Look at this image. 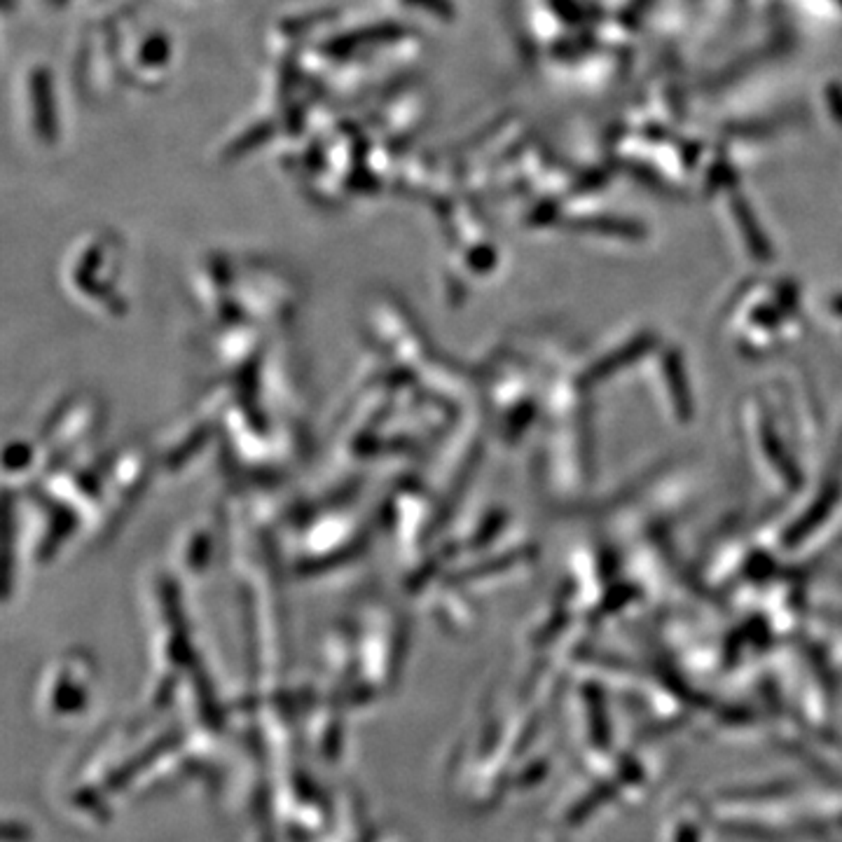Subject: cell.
I'll use <instances>...</instances> for the list:
<instances>
[{
  "instance_id": "obj_4",
  "label": "cell",
  "mask_w": 842,
  "mask_h": 842,
  "mask_svg": "<svg viewBox=\"0 0 842 842\" xmlns=\"http://www.w3.org/2000/svg\"><path fill=\"white\" fill-rule=\"evenodd\" d=\"M171 57V42L164 33H152L151 38L145 40L138 52V61L145 68H159L169 61Z\"/></svg>"
},
{
  "instance_id": "obj_5",
  "label": "cell",
  "mask_w": 842,
  "mask_h": 842,
  "mask_svg": "<svg viewBox=\"0 0 842 842\" xmlns=\"http://www.w3.org/2000/svg\"><path fill=\"white\" fill-rule=\"evenodd\" d=\"M337 17V10H316V12H307L302 17H290L281 24V31L288 35H297V33L312 31L316 27H323L328 21H333Z\"/></svg>"
},
{
  "instance_id": "obj_6",
  "label": "cell",
  "mask_w": 842,
  "mask_h": 842,
  "mask_svg": "<svg viewBox=\"0 0 842 842\" xmlns=\"http://www.w3.org/2000/svg\"><path fill=\"white\" fill-rule=\"evenodd\" d=\"M406 5L417 7V10H424L429 14H436L437 19L443 21H452L454 19V5H452V0H403Z\"/></svg>"
},
{
  "instance_id": "obj_1",
  "label": "cell",
  "mask_w": 842,
  "mask_h": 842,
  "mask_svg": "<svg viewBox=\"0 0 842 842\" xmlns=\"http://www.w3.org/2000/svg\"><path fill=\"white\" fill-rule=\"evenodd\" d=\"M410 33V28L406 24H398V21H382V24H373V27H363V28H353V31H346L337 38H330L328 42H323V54H326L328 59L335 61H346L353 59V54L363 52L367 47H382V45H391V42H398Z\"/></svg>"
},
{
  "instance_id": "obj_7",
  "label": "cell",
  "mask_w": 842,
  "mask_h": 842,
  "mask_svg": "<svg viewBox=\"0 0 842 842\" xmlns=\"http://www.w3.org/2000/svg\"><path fill=\"white\" fill-rule=\"evenodd\" d=\"M50 3H52L54 7H64L66 3H68V0H50Z\"/></svg>"
},
{
  "instance_id": "obj_3",
  "label": "cell",
  "mask_w": 842,
  "mask_h": 842,
  "mask_svg": "<svg viewBox=\"0 0 842 842\" xmlns=\"http://www.w3.org/2000/svg\"><path fill=\"white\" fill-rule=\"evenodd\" d=\"M276 134V125L272 120H265V122H258V125L251 127L249 131H243L242 136H236L232 143L228 145V152L225 157L228 159H239V157L249 155L253 152L255 148H260L269 141V138Z\"/></svg>"
},
{
  "instance_id": "obj_2",
  "label": "cell",
  "mask_w": 842,
  "mask_h": 842,
  "mask_svg": "<svg viewBox=\"0 0 842 842\" xmlns=\"http://www.w3.org/2000/svg\"><path fill=\"white\" fill-rule=\"evenodd\" d=\"M28 92H31V108H33V127L40 141L54 143L59 138V115H57V104H54V87L52 75L45 66H38L31 71L28 80Z\"/></svg>"
}]
</instances>
